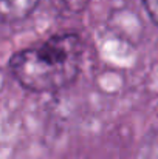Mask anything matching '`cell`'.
<instances>
[{
  "label": "cell",
  "mask_w": 158,
  "mask_h": 159,
  "mask_svg": "<svg viewBox=\"0 0 158 159\" xmlns=\"http://www.w3.org/2000/svg\"><path fill=\"white\" fill-rule=\"evenodd\" d=\"M39 0H0V20L17 22L28 17Z\"/></svg>",
  "instance_id": "2"
},
{
  "label": "cell",
  "mask_w": 158,
  "mask_h": 159,
  "mask_svg": "<svg viewBox=\"0 0 158 159\" xmlns=\"http://www.w3.org/2000/svg\"><path fill=\"white\" fill-rule=\"evenodd\" d=\"M149 17L152 19V22L158 26V0H141Z\"/></svg>",
  "instance_id": "3"
},
{
  "label": "cell",
  "mask_w": 158,
  "mask_h": 159,
  "mask_svg": "<svg viewBox=\"0 0 158 159\" xmlns=\"http://www.w3.org/2000/svg\"><path fill=\"white\" fill-rule=\"evenodd\" d=\"M84 47L76 34H57L12 56L16 80L31 91H57L68 87L81 70Z\"/></svg>",
  "instance_id": "1"
}]
</instances>
